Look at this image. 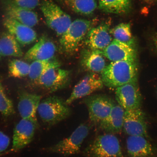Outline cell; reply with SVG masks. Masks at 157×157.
Here are the masks:
<instances>
[{"label": "cell", "mask_w": 157, "mask_h": 157, "mask_svg": "<svg viewBox=\"0 0 157 157\" xmlns=\"http://www.w3.org/2000/svg\"><path fill=\"white\" fill-rule=\"evenodd\" d=\"M101 52L104 57L112 62L137 61V54L134 48L115 39Z\"/></svg>", "instance_id": "5bb4252c"}, {"label": "cell", "mask_w": 157, "mask_h": 157, "mask_svg": "<svg viewBox=\"0 0 157 157\" xmlns=\"http://www.w3.org/2000/svg\"><path fill=\"white\" fill-rule=\"evenodd\" d=\"M115 95L118 105L125 111L140 109L142 97L137 82L117 88Z\"/></svg>", "instance_id": "8fae6325"}, {"label": "cell", "mask_w": 157, "mask_h": 157, "mask_svg": "<svg viewBox=\"0 0 157 157\" xmlns=\"http://www.w3.org/2000/svg\"><path fill=\"white\" fill-rule=\"evenodd\" d=\"M4 25L9 33L21 45L30 44L37 39L36 33L32 27L21 24L15 20L6 17L4 21Z\"/></svg>", "instance_id": "9a60e30c"}, {"label": "cell", "mask_w": 157, "mask_h": 157, "mask_svg": "<svg viewBox=\"0 0 157 157\" xmlns=\"http://www.w3.org/2000/svg\"><path fill=\"white\" fill-rule=\"evenodd\" d=\"M16 5L24 8L32 10L39 5V0H9Z\"/></svg>", "instance_id": "f1b7e54d"}, {"label": "cell", "mask_w": 157, "mask_h": 157, "mask_svg": "<svg viewBox=\"0 0 157 157\" xmlns=\"http://www.w3.org/2000/svg\"><path fill=\"white\" fill-rule=\"evenodd\" d=\"M56 51L54 43L47 36H43L26 53L24 59L28 61L50 60L53 58Z\"/></svg>", "instance_id": "2e32d148"}, {"label": "cell", "mask_w": 157, "mask_h": 157, "mask_svg": "<svg viewBox=\"0 0 157 157\" xmlns=\"http://www.w3.org/2000/svg\"><path fill=\"white\" fill-rule=\"evenodd\" d=\"M114 39L134 48L135 41L129 23H121L110 30Z\"/></svg>", "instance_id": "d4e9b609"}, {"label": "cell", "mask_w": 157, "mask_h": 157, "mask_svg": "<svg viewBox=\"0 0 157 157\" xmlns=\"http://www.w3.org/2000/svg\"><path fill=\"white\" fill-rule=\"evenodd\" d=\"M81 64L84 70L90 72L101 74L107 66L101 51L86 52L82 56Z\"/></svg>", "instance_id": "44dd1931"}, {"label": "cell", "mask_w": 157, "mask_h": 157, "mask_svg": "<svg viewBox=\"0 0 157 157\" xmlns=\"http://www.w3.org/2000/svg\"><path fill=\"white\" fill-rule=\"evenodd\" d=\"M153 42H154V46L157 50V33L154 35Z\"/></svg>", "instance_id": "4dcf8cb0"}, {"label": "cell", "mask_w": 157, "mask_h": 157, "mask_svg": "<svg viewBox=\"0 0 157 157\" xmlns=\"http://www.w3.org/2000/svg\"><path fill=\"white\" fill-rule=\"evenodd\" d=\"M37 112L43 122L52 126L67 118L71 110L66 101L53 96L40 101Z\"/></svg>", "instance_id": "7a4b0ae2"}, {"label": "cell", "mask_w": 157, "mask_h": 157, "mask_svg": "<svg viewBox=\"0 0 157 157\" xmlns=\"http://www.w3.org/2000/svg\"><path fill=\"white\" fill-rule=\"evenodd\" d=\"M125 110L119 105H115L108 116L100 123V128L107 133H119L123 128Z\"/></svg>", "instance_id": "ffe728a7"}, {"label": "cell", "mask_w": 157, "mask_h": 157, "mask_svg": "<svg viewBox=\"0 0 157 157\" xmlns=\"http://www.w3.org/2000/svg\"><path fill=\"white\" fill-rule=\"evenodd\" d=\"M41 10L48 26L61 36L72 23L70 16L52 0H44Z\"/></svg>", "instance_id": "277c9868"}, {"label": "cell", "mask_w": 157, "mask_h": 157, "mask_svg": "<svg viewBox=\"0 0 157 157\" xmlns=\"http://www.w3.org/2000/svg\"><path fill=\"white\" fill-rule=\"evenodd\" d=\"M6 12L7 17L32 28L38 23V17L36 13L32 10L19 7L10 1L6 6Z\"/></svg>", "instance_id": "d6986e66"}, {"label": "cell", "mask_w": 157, "mask_h": 157, "mask_svg": "<svg viewBox=\"0 0 157 157\" xmlns=\"http://www.w3.org/2000/svg\"><path fill=\"white\" fill-rule=\"evenodd\" d=\"M123 129L129 136L149 138L145 114L140 109L125 111Z\"/></svg>", "instance_id": "7c38bea8"}, {"label": "cell", "mask_w": 157, "mask_h": 157, "mask_svg": "<svg viewBox=\"0 0 157 157\" xmlns=\"http://www.w3.org/2000/svg\"><path fill=\"white\" fill-rule=\"evenodd\" d=\"M146 1L148 2L149 3H153L157 1V0H146Z\"/></svg>", "instance_id": "1f68e13d"}, {"label": "cell", "mask_w": 157, "mask_h": 157, "mask_svg": "<svg viewBox=\"0 0 157 157\" xmlns=\"http://www.w3.org/2000/svg\"><path fill=\"white\" fill-rule=\"evenodd\" d=\"M0 50L2 56L19 58L23 55L19 43L9 33H4L1 35L0 38Z\"/></svg>", "instance_id": "7402d4cb"}, {"label": "cell", "mask_w": 157, "mask_h": 157, "mask_svg": "<svg viewBox=\"0 0 157 157\" xmlns=\"http://www.w3.org/2000/svg\"><path fill=\"white\" fill-rule=\"evenodd\" d=\"M91 23L83 19H77L72 22L60 40L64 52L68 54L75 52L78 45L90 29Z\"/></svg>", "instance_id": "8992f818"}, {"label": "cell", "mask_w": 157, "mask_h": 157, "mask_svg": "<svg viewBox=\"0 0 157 157\" xmlns=\"http://www.w3.org/2000/svg\"><path fill=\"white\" fill-rule=\"evenodd\" d=\"M41 98L40 95L26 92L21 94L17 108L22 119L37 121L36 114Z\"/></svg>", "instance_id": "ac0fdd59"}, {"label": "cell", "mask_w": 157, "mask_h": 157, "mask_svg": "<svg viewBox=\"0 0 157 157\" xmlns=\"http://www.w3.org/2000/svg\"><path fill=\"white\" fill-rule=\"evenodd\" d=\"M0 112L6 117H8L14 113L12 102L7 97L0 80Z\"/></svg>", "instance_id": "83f0119b"}, {"label": "cell", "mask_w": 157, "mask_h": 157, "mask_svg": "<svg viewBox=\"0 0 157 157\" xmlns=\"http://www.w3.org/2000/svg\"><path fill=\"white\" fill-rule=\"evenodd\" d=\"M84 102L87 107L90 121L99 124L109 116L115 105L110 98L103 95L88 96Z\"/></svg>", "instance_id": "52a82bcc"}, {"label": "cell", "mask_w": 157, "mask_h": 157, "mask_svg": "<svg viewBox=\"0 0 157 157\" xmlns=\"http://www.w3.org/2000/svg\"><path fill=\"white\" fill-rule=\"evenodd\" d=\"M2 56L1 51V50H0V59H1Z\"/></svg>", "instance_id": "d6a6232c"}, {"label": "cell", "mask_w": 157, "mask_h": 157, "mask_svg": "<svg viewBox=\"0 0 157 157\" xmlns=\"http://www.w3.org/2000/svg\"><path fill=\"white\" fill-rule=\"evenodd\" d=\"M111 34L109 25L101 24L88 31L86 44L92 50L103 51L112 41Z\"/></svg>", "instance_id": "e0dca14e"}, {"label": "cell", "mask_w": 157, "mask_h": 157, "mask_svg": "<svg viewBox=\"0 0 157 157\" xmlns=\"http://www.w3.org/2000/svg\"><path fill=\"white\" fill-rule=\"evenodd\" d=\"M131 0H99V7L105 13L123 14L130 11Z\"/></svg>", "instance_id": "603a6c76"}, {"label": "cell", "mask_w": 157, "mask_h": 157, "mask_svg": "<svg viewBox=\"0 0 157 157\" xmlns=\"http://www.w3.org/2000/svg\"><path fill=\"white\" fill-rule=\"evenodd\" d=\"M60 66L59 63L56 60L34 61L29 66V77L31 81L36 84L47 70L52 68H58Z\"/></svg>", "instance_id": "cb8c5ba5"}, {"label": "cell", "mask_w": 157, "mask_h": 157, "mask_svg": "<svg viewBox=\"0 0 157 157\" xmlns=\"http://www.w3.org/2000/svg\"><path fill=\"white\" fill-rule=\"evenodd\" d=\"M71 72L58 68H52L42 75L36 84L50 92L64 89L69 85Z\"/></svg>", "instance_id": "ba28073f"}, {"label": "cell", "mask_w": 157, "mask_h": 157, "mask_svg": "<svg viewBox=\"0 0 157 157\" xmlns=\"http://www.w3.org/2000/svg\"><path fill=\"white\" fill-rule=\"evenodd\" d=\"M29 66L23 61L15 59L9 63V74L12 77L16 78L25 77L29 75Z\"/></svg>", "instance_id": "4316f807"}, {"label": "cell", "mask_w": 157, "mask_h": 157, "mask_svg": "<svg viewBox=\"0 0 157 157\" xmlns=\"http://www.w3.org/2000/svg\"><path fill=\"white\" fill-rule=\"evenodd\" d=\"M90 129L87 124L80 125L70 136L48 148V151L64 156L78 154Z\"/></svg>", "instance_id": "5b68a950"}, {"label": "cell", "mask_w": 157, "mask_h": 157, "mask_svg": "<svg viewBox=\"0 0 157 157\" xmlns=\"http://www.w3.org/2000/svg\"><path fill=\"white\" fill-rule=\"evenodd\" d=\"M126 148L130 157H157V148L148 139L140 136H129Z\"/></svg>", "instance_id": "4fadbf2b"}, {"label": "cell", "mask_w": 157, "mask_h": 157, "mask_svg": "<svg viewBox=\"0 0 157 157\" xmlns=\"http://www.w3.org/2000/svg\"><path fill=\"white\" fill-rule=\"evenodd\" d=\"M72 10L79 14L88 15L93 14L97 7L96 0H64Z\"/></svg>", "instance_id": "484cf974"}, {"label": "cell", "mask_w": 157, "mask_h": 157, "mask_svg": "<svg viewBox=\"0 0 157 157\" xmlns=\"http://www.w3.org/2000/svg\"><path fill=\"white\" fill-rule=\"evenodd\" d=\"M10 143V137L0 131V155L7 150Z\"/></svg>", "instance_id": "f546056e"}, {"label": "cell", "mask_w": 157, "mask_h": 157, "mask_svg": "<svg viewBox=\"0 0 157 157\" xmlns=\"http://www.w3.org/2000/svg\"><path fill=\"white\" fill-rule=\"evenodd\" d=\"M83 152L87 157H125L118 139L109 133L96 137Z\"/></svg>", "instance_id": "3957f363"}, {"label": "cell", "mask_w": 157, "mask_h": 157, "mask_svg": "<svg viewBox=\"0 0 157 157\" xmlns=\"http://www.w3.org/2000/svg\"><path fill=\"white\" fill-rule=\"evenodd\" d=\"M38 127L37 121L30 119L21 120L13 130L12 150L17 151L30 144Z\"/></svg>", "instance_id": "30bf717a"}, {"label": "cell", "mask_w": 157, "mask_h": 157, "mask_svg": "<svg viewBox=\"0 0 157 157\" xmlns=\"http://www.w3.org/2000/svg\"><path fill=\"white\" fill-rule=\"evenodd\" d=\"M104 85L99 74L89 72L75 86L66 103L69 105L76 100L88 97L94 92L102 89Z\"/></svg>", "instance_id": "9c48e42d"}, {"label": "cell", "mask_w": 157, "mask_h": 157, "mask_svg": "<svg viewBox=\"0 0 157 157\" xmlns=\"http://www.w3.org/2000/svg\"><path fill=\"white\" fill-rule=\"evenodd\" d=\"M136 61L125 60L111 63L101 73L104 85L117 88L137 82L138 69Z\"/></svg>", "instance_id": "6da1fadb"}]
</instances>
